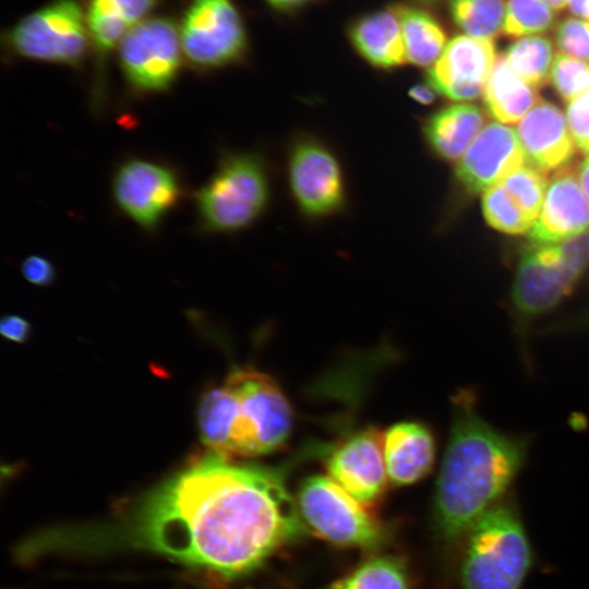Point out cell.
Returning <instances> with one entry per match:
<instances>
[{
  "mask_svg": "<svg viewBox=\"0 0 589 589\" xmlns=\"http://www.w3.org/2000/svg\"><path fill=\"white\" fill-rule=\"evenodd\" d=\"M485 122L480 107L452 104L424 119L422 136L429 149L446 161H458Z\"/></svg>",
  "mask_w": 589,
  "mask_h": 589,
  "instance_id": "cell-20",
  "label": "cell"
},
{
  "mask_svg": "<svg viewBox=\"0 0 589 589\" xmlns=\"http://www.w3.org/2000/svg\"><path fill=\"white\" fill-rule=\"evenodd\" d=\"M347 32L357 53L375 69L393 70L407 61L400 22L393 5L358 16Z\"/></svg>",
  "mask_w": 589,
  "mask_h": 589,
  "instance_id": "cell-19",
  "label": "cell"
},
{
  "mask_svg": "<svg viewBox=\"0 0 589 589\" xmlns=\"http://www.w3.org/2000/svg\"><path fill=\"white\" fill-rule=\"evenodd\" d=\"M298 509L317 534L335 544L371 546L381 539L376 521L332 478H306L299 489Z\"/></svg>",
  "mask_w": 589,
  "mask_h": 589,
  "instance_id": "cell-10",
  "label": "cell"
},
{
  "mask_svg": "<svg viewBox=\"0 0 589 589\" xmlns=\"http://www.w3.org/2000/svg\"><path fill=\"white\" fill-rule=\"evenodd\" d=\"M448 9L455 24L468 36L493 40L502 33L503 0H448Z\"/></svg>",
  "mask_w": 589,
  "mask_h": 589,
  "instance_id": "cell-25",
  "label": "cell"
},
{
  "mask_svg": "<svg viewBox=\"0 0 589 589\" xmlns=\"http://www.w3.org/2000/svg\"><path fill=\"white\" fill-rule=\"evenodd\" d=\"M461 544L462 589H521L534 564L533 548L513 492L473 524Z\"/></svg>",
  "mask_w": 589,
  "mask_h": 589,
  "instance_id": "cell-3",
  "label": "cell"
},
{
  "mask_svg": "<svg viewBox=\"0 0 589 589\" xmlns=\"http://www.w3.org/2000/svg\"><path fill=\"white\" fill-rule=\"evenodd\" d=\"M1 335L14 342H24L31 335L29 323L17 315H8L0 322Z\"/></svg>",
  "mask_w": 589,
  "mask_h": 589,
  "instance_id": "cell-36",
  "label": "cell"
},
{
  "mask_svg": "<svg viewBox=\"0 0 589 589\" xmlns=\"http://www.w3.org/2000/svg\"><path fill=\"white\" fill-rule=\"evenodd\" d=\"M577 176L580 187L589 200V155L577 167Z\"/></svg>",
  "mask_w": 589,
  "mask_h": 589,
  "instance_id": "cell-39",
  "label": "cell"
},
{
  "mask_svg": "<svg viewBox=\"0 0 589 589\" xmlns=\"http://www.w3.org/2000/svg\"><path fill=\"white\" fill-rule=\"evenodd\" d=\"M554 244L558 254V265L577 285L589 268V228Z\"/></svg>",
  "mask_w": 589,
  "mask_h": 589,
  "instance_id": "cell-31",
  "label": "cell"
},
{
  "mask_svg": "<svg viewBox=\"0 0 589 589\" xmlns=\"http://www.w3.org/2000/svg\"><path fill=\"white\" fill-rule=\"evenodd\" d=\"M504 58L524 82L537 88L550 79L555 56L548 37L533 35L519 38L508 46Z\"/></svg>",
  "mask_w": 589,
  "mask_h": 589,
  "instance_id": "cell-24",
  "label": "cell"
},
{
  "mask_svg": "<svg viewBox=\"0 0 589 589\" xmlns=\"http://www.w3.org/2000/svg\"><path fill=\"white\" fill-rule=\"evenodd\" d=\"M413 1H417V2H433V1H436V0H413Z\"/></svg>",
  "mask_w": 589,
  "mask_h": 589,
  "instance_id": "cell-42",
  "label": "cell"
},
{
  "mask_svg": "<svg viewBox=\"0 0 589 589\" xmlns=\"http://www.w3.org/2000/svg\"><path fill=\"white\" fill-rule=\"evenodd\" d=\"M238 411V399L225 384L207 390L197 409L201 441L227 459L232 457V433Z\"/></svg>",
  "mask_w": 589,
  "mask_h": 589,
  "instance_id": "cell-23",
  "label": "cell"
},
{
  "mask_svg": "<svg viewBox=\"0 0 589 589\" xmlns=\"http://www.w3.org/2000/svg\"><path fill=\"white\" fill-rule=\"evenodd\" d=\"M550 80L561 99L570 103L589 91V63L558 52Z\"/></svg>",
  "mask_w": 589,
  "mask_h": 589,
  "instance_id": "cell-30",
  "label": "cell"
},
{
  "mask_svg": "<svg viewBox=\"0 0 589 589\" xmlns=\"http://www.w3.org/2000/svg\"><path fill=\"white\" fill-rule=\"evenodd\" d=\"M517 135L528 164L545 173L570 165L575 143L561 109L539 100L521 119Z\"/></svg>",
  "mask_w": 589,
  "mask_h": 589,
  "instance_id": "cell-17",
  "label": "cell"
},
{
  "mask_svg": "<svg viewBox=\"0 0 589 589\" xmlns=\"http://www.w3.org/2000/svg\"><path fill=\"white\" fill-rule=\"evenodd\" d=\"M501 184L534 225L549 185L548 173L528 165L505 178Z\"/></svg>",
  "mask_w": 589,
  "mask_h": 589,
  "instance_id": "cell-29",
  "label": "cell"
},
{
  "mask_svg": "<svg viewBox=\"0 0 589 589\" xmlns=\"http://www.w3.org/2000/svg\"><path fill=\"white\" fill-rule=\"evenodd\" d=\"M267 4H269L273 9L285 12V13H291L296 12L305 5L314 2L315 0H265Z\"/></svg>",
  "mask_w": 589,
  "mask_h": 589,
  "instance_id": "cell-38",
  "label": "cell"
},
{
  "mask_svg": "<svg viewBox=\"0 0 589 589\" xmlns=\"http://www.w3.org/2000/svg\"><path fill=\"white\" fill-rule=\"evenodd\" d=\"M272 184L262 154L225 151L209 179L193 195L197 228L229 235L256 223L268 208Z\"/></svg>",
  "mask_w": 589,
  "mask_h": 589,
  "instance_id": "cell-4",
  "label": "cell"
},
{
  "mask_svg": "<svg viewBox=\"0 0 589 589\" xmlns=\"http://www.w3.org/2000/svg\"><path fill=\"white\" fill-rule=\"evenodd\" d=\"M552 10L558 11L565 8L568 0H543Z\"/></svg>",
  "mask_w": 589,
  "mask_h": 589,
  "instance_id": "cell-41",
  "label": "cell"
},
{
  "mask_svg": "<svg viewBox=\"0 0 589 589\" xmlns=\"http://www.w3.org/2000/svg\"><path fill=\"white\" fill-rule=\"evenodd\" d=\"M542 333L546 335L589 333V302L581 309L545 324Z\"/></svg>",
  "mask_w": 589,
  "mask_h": 589,
  "instance_id": "cell-34",
  "label": "cell"
},
{
  "mask_svg": "<svg viewBox=\"0 0 589 589\" xmlns=\"http://www.w3.org/2000/svg\"><path fill=\"white\" fill-rule=\"evenodd\" d=\"M329 589H409L402 565L393 557H374L361 564Z\"/></svg>",
  "mask_w": 589,
  "mask_h": 589,
  "instance_id": "cell-26",
  "label": "cell"
},
{
  "mask_svg": "<svg viewBox=\"0 0 589 589\" xmlns=\"http://www.w3.org/2000/svg\"><path fill=\"white\" fill-rule=\"evenodd\" d=\"M178 29L184 63L196 72H215L248 57V29L230 0H189Z\"/></svg>",
  "mask_w": 589,
  "mask_h": 589,
  "instance_id": "cell-7",
  "label": "cell"
},
{
  "mask_svg": "<svg viewBox=\"0 0 589 589\" xmlns=\"http://www.w3.org/2000/svg\"><path fill=\"white\" fill-rule=\"evenodd\" d=\"M111 190L120 212L146 232L156 231L182 197L177 171L145 158L122 161L113 173Z\"/></svg>",
  "mask_w": 589,
  "mask_h": 589,
  "instance_id": "cell-11",
  "label": "cell"
},
{
  "mask_svg": "<svg viewBox=\"0 0 589 589\" xmlns=\"http://www.w3.org/2000/svg\"><path fill=\"white\" fill-rule=\"evenodd\" d=\"M286 177L290 196L304 218H329L346 207L341 163L322 139L305 133L292 139L286 154Z\"/></svg>",
  "mask_w": 589,
  "mask_h": 589,
  "instance_id": "cell-9",
  "label": "cell"
},
{
  "mask_svg": "<svg viewBox=\"0 0 589 589\" xmlns=\"http://www.w3.org/2000/svg\"><path fill=\"white\" fill-rule=\"evenodd\" d=\"M117 60L131 95L168 92L184 63L178 20L156 13L146 17L124 36L117 49Z\"/></svg>",
  "mask_w": 589,
  "mask_h": 589,
  "instance_id": "cell-8",
  "label": "cell"
},
{
  "mask_svg": "<svg viewBox=\"0 0 589 589\" xmlns=\"http://www.w3.org/2000/svg\"><path fill=\"white\" fill-rule=\"evenodd\" d=\"M225 385L239 405L232 455L260 456L281 448L291 434L293 412L279 385L271 376L248 368L232 370Z\"/></svg>",
  "mask_w": 589,
  "mask_h": 589,
  "instance_id": "cell-6",
  "label": "cell"
},
{
  "mask_svg": "<svg viewBox=\"0 0 589 589\" xmlns=\"http://www.w3.org/2000/svg\"><path fill=\"white\" fill-rule=\"evenodd\" d=\"M566 121L577 149L589 155V91L568 103Z\"/></svg>",
  "mask_w": 589,
  "mask_h": 589,
  "instance_id": "cell-33",
  "label": "cell"
},
{
  "mask_svg": "<svg viewBox=\"0 0 589 589\" xmlns=\"http://www.w3.org/2000/svg\"><path fill=\"white\" fill-rule=\"evenodd\" d=\"M555 43L561 52L589 61V21L566 17L555 28Z\"/></svg>",
  "mask_w": 589,
  "mask_h": 589,
  "instance_id": "cell-32",
  "label": "cell"
},
{
  "mask_svg": "<svg viewBox=\"0 0 589 589\" xmlns=\"http://www.w3.org/2000/svg\"><path fill=\"white\" fill-rule=\"evenodd\" d=\"M589 228V200L574 165L564 167L549 182L538 219L529 231V243L562 242Z\"/></svg>",
  "mask_w": 589,
  "mask_h": 589,
  "instance_id": "cell-16",
  "label": "cell"
},
{
  "mask_svg": "<svg viewBox=\"0 0 589 589\" xmlns=\"http://www.w3.org/2000/svg\"><path fill=\"white\" fill-rule=\"evenodd\" d=\"M553 10L543 0H507L502 34L516 38L546 32L554 24Z\"/></svg>",
  "mask_w": 589,
  "mask_h": 589,
  "instance_id": "cell-27",
  "label": "cell"
},
{
  "mask_svg": "<svg viewBox=\"0 0 589 589\" xmlns=\"http://www.w3.org/2000/svg\"><path fill=\"white\" fill-rule=\"evenodd\" d=\"M92 531L72 544L146 550L232 578L299 537L302 522L279 471L211 452Z\"/></svg>",
  "mask_w": 589,
  "mask_h": 589,
  "instance_id": "cell-1",
  "label": "cell"
},
{
  "mask_svg": "<svg viewBox=\"0 0 589 589\" xmlns=\"http://www.w3.org/2000/svg\"><path fill=\"white\" fill-rule=\"evenodd\" d=\"M401 26L406 60L416 67H432L446 47V34L434 15L422 8L393 5Z\"/></svg>",
  "mask_w": 589,
  "mask_h": 589,
  "instance_id": "cell-22",
  "label": "cell"
},
{
  "mask_svg": "<svg viewBox=\"0 0 589 589\" xmlns=\"http://www.w3.org/2000/svg\"><path fill=\"white\" fill-rule=\"evenodd\" d=\"M531 436L503 431L478 408L473 389L452 398V421L435 483L432 519L436 537L461 544L473 524L508 494L529 459Z\"/></svg>",
  "mask_w": 589,
  "mask_h": 589,
  "instance_id": "cell-2",
  "label": "cell"
},
{
  "mask_svg": "<svg viewBox=\"0 0 589 589\" xmlns=\"http://www.w3.org/2000/svg\"><path fill=\"white\" fill-rule=\"evenodd\" d=\"M437 94L428 81L413 85L409 91L410 98L424 106L433 104Z\"/></svg>",
  "mask_w": 589,
  "mask_h": 589,
  "instance_id": "cell-37",
  "label": "cell"
},
{
  "mask_svg": "<svg viewBox=\"0 0 589 589\" xmlns=\"http://www.w3.org/2000/svg\"><path fill=\"white\" fill-rule=\"evenodd\" d=\"M12 58L80 69L92 57L85 0H50L2 33Z\"/></svg>",
  "mask_w": 589,
  "mask_h": 589,
  "instance_id": "cell-5",
  "label": "cell"
},
{
  "mask_svg": "<svg viewBox=\"0 0 589 589\" xmlns=\"http://www.w3.org/2000/svg\"><path fill=\"white\" fill-rule=\"evenodd\" d=\"M25 279L36 286L50 285L56 276L52 263L39 255L27 256L21 265Z\"/></svg>",
  "mask_w": 589,
  "mask_h": 589,
  "instance_id": "cell-35",
  "label": "cell"
},
{
  "mask_svg": "<svg viewBox=\"0 0 589 589\" xmlns=\"http://www.w3.org/2000/svg\"><path fill=\"white\" fill-rule=\"evenodd\" d=\"M539 100L536 87L524 82L508 67L504 56H497L483 91L486 112L502 123L514 124Z\"/></svg>",
  "mask_w": 589,
  "mask_h": 589,
  "instance_id": "cell-21",
  "label": "cell"
},
{
  "mask_svg": "<svg viewBox=\"0 0 589 589\" xmlns=\"http://www.w3.org/2000/svg\"><path fill=\"white\" fill-rule=\"evenodd\" d=\"M496 59L492 39L457 35L429 69L426 81L450 100H473L483 93Z\"/></svg>",
  "mask_w": 589,
  "mask_h": 589,
  "instance_id": "cell-14",
  "label": "cell"
},
{
  "mask_svg": "<svg viewBox=\"0 0 589 589\" xmlns=\"http://www.w3.org/2000/svg\"><path fill=\"white\" fill-rule=\"evenodd\" d=\"M482 212L491 227L508 235L526 233L533 226L501 183L483 192Z\"/></svg>",
  "mask_w": 589,
  "mask_h": 589,
  "instance_id": "cell-28",
  "label": "cell"
},
{
  "mask_svg": "<svg viewBox=\"0 0 589 589\" xmlns=\"http://www.w3.org/2000/svg\"><path fill=\"white\" fill-rule=\"evenodd\" d=\"M161 0H85L94 64L93 104L106 94V68L111 53L140 22L155 13Z\"/></svg>",
  "mask_w": 589,
  "mask_h": 589,
  "instance_id": "cell-15",
  "label": "cell"
},
{
  "mask_svg": "<svg viewBox=\"0 0 589 589\" xmlns=\"http://www.w3.org/2000/svg\"><path fill=\"white\" fill-rule=\"evenodd\" d=\"M387 476L395 485H408L429 474L436 457V441L424 423L404 421L383 435Z\"/></svg>",
  "mask_w": 589,
  "mask_h": 589,
  "instance_id": "cell-18",
  "label": "cell"
},
{
  "mask_svg": "<svg viewBox=\"0 0 589 589\" xmlns=\"http://www.w3.org/2000/svg\"><path fill=\"white\" fill-rule=\"evenodd\" d=\"M326 468L330 478L358 502L373 504L388 478L382 434L372 426L349 434L332 449Z\"/></svg>",
  "mask_w": 589,
  "mask_h": 589,
  "instance_id": "cell-13",
  "label": "cell"
},
{
  "mask_svg": "<svg viewBox=\"0 0 589 589\" xmlns=\"http://www.w3.org/2000/svg\"><path fill=\"white\" fill-rule=\"evenodd\" d=\"M526 161L517 132L498 122H490L457 161L455 178L466 193L474 195L501 183Z\"/></svg>",
  "mask_w": 589,
  "mask_h": 589,
  "instance_id": "cell-12",
  "label": "cell"
},
{
  "mask_svg": "<svg viewBox=\"0 0 589 589\" xmlns=\"http://www.w3.org/2000/svg\"><path fill=\"white\" fill-rule=\"evenodd\" d=\"M567 5L576 16L589 20V0H568Z\"/></svg>",
  "mask_w": 589,
  "mask_h": 589,
  "instance_id": "cell-40",
  "label": "cell"
}]
</instances>
